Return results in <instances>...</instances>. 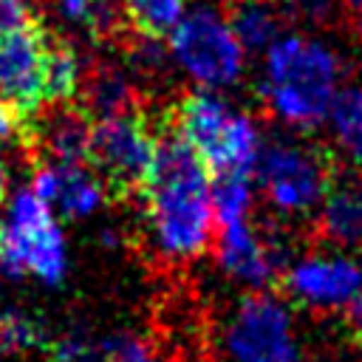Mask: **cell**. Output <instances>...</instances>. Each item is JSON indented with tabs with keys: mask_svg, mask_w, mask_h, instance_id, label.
Returning <instances> with one entry per match:
<instances>
[{
	"mask_svg": "<svg viewBox=\"0 0 362 362\" xmlns=\"http://www.w3.org/2000/svg\"><path fill=\"white\" fill-rule=\"evenodd\" d=\"M141 201L147 226L167 257L192 260L206 252L215 229L212 178L195 150L173 130H167L158 141L156 164Z\"/></svg>",
	"mask_w": 362,
	"mask_h": 362,
	"instance_id": "cell-1",
	"label": "cell"
},
{
	"mask_svg": "<svg viewBox=\"0 0 362 362\" xmlns=\"http://www.w3.org/2000/svg\"><path fill=\"white\" fill-rule=\"evenodd\" d=\"M339 54L308 34H280L266 48L260 96L266 107L294 130H314L328 119L339 93Z\"/></svg>",
	"mask_w": 362,
	"mask_h": 362,
	"instance_id": "cell-2",
	"label": "cell"
},
{
	"mask_svg": "<svg viewBox=\"0 0 362 362\" xmlns=\"http://www.w3.org/2000/svg\"><path fill=\"white\" fill-rule=\"evenodd\" d=\"M170 130L195 150L212 181L252 178L257 170L263 139L252 116L235 113L221 96L192 90L178 99Z\"/></svg>",
	"mask_w": 362,
	"mask_h": 362,
	"instance_id": "cell-3",
	"label": "cell"
},
{
	"mask_svg": "<svg viewBox=\"0 0 362 362\" xmlns=\"http://www.w3.org/2000/svg\"><path fill=\"white\" fill-rule=\"evenodd\" d=\"M158 139L153 136L147 116L130 110L105 122H93L88 141V170L96 175L102 192L113 201L141 198L153 173Z\"/></svg>",
	"mask_w": 362,
	"mask_h": 362,
	"instance_id": "cell-4",
	"label": "cell"
},
{
	"mask_svg": "<svg viewBox=\"0 0 362 362\" xmlns=\"http://www.w3.org/2000/svg\"><path fill=\"white\" fill-rule=\"evenodd\" d=\"M255 173L260 178L266 201L283 218L317 215L337 178L334 161L325 150L291 139L266 144Z\"/></svg>",
	"mask_w": 362,
	"mask_h": 362,
	"instance_id": "cell-5",
	"label": "cell"
},
{
	"mask_svg": "<svg viewBox=\"0 0 362 362\" xmlns=\"http://www.w3.org/2000/svg\"><path fill=\"white\" fill-rule=\"evenodd\" d=\"M175 62L204 88H226L243 71V48L229 28L226 11L198 3L170 37Z\"/></svg>",
	"mask_w": 362,
	"mask_h": 362,
	"instance_id": "cell-6",
	"label": "cell"
},
{
	"mask_svg": "<svg viewBox=\"0 0 362 362\" xmlns=\"http://www.w3.org/2000/svg\"><path fill=\"white\" fill-rule=\"evenodd\" d=\"M226 351L235 362H305L288 305L263 291L240 297L229 314Z\"/></svg>",
	"mask_w": 362,
	"mask_h": 362,
	"instance_id": "cell-7",
	"label": "cell"
},
{
	"mask_svg": "<svg viewBox=\"0 0 362 362\" xmlns=\"http://www.w3.org/2000/svg\"><path fill=\"white\" fill-rule=\"evenodd\" d=\"M286 297L314 311L362 314V260L351 252L322 249L297 257L280 274Z\"/></svg>",
	"mask_w": 362,
	"mask_h": 362,
	"instance_id": "cell-8",
	"label": "cell"
},
{
	"mask_svg": "<svg viewBox=\"0 0 362 362\" xmlns=\"http://www.w3.org/2000/svg\"><path fill=\"white\" fill-rule=\"evenodd\" d=\"M0 263L14 274L31 269L48 283H57L62 277V235L51 221L45 201H40L34 189L20 192L11 206L8 229H3L0 235Z\"/></svg>",
	"mask_w": 362,
	"mask_h": 362,
	"instance_id": "cell-9",
	"label": "cell"
},
{
	"mask_svg": "<svg viewBox=\"0 0 362 362\" xmlns=\"http://www.w3.org/2000/svg\"><path fill=\"white\" fill-rule=\"evenodd\" d=\"M54 40L37 17L0 31V102L25 119H34L42 107L45 65Z\"/></svg>",
	"mask_w": 362,
	"mask_h": 362,
	"instance_id": "cell-10",
	"label": "cell"
},
{
	"mask_svg": "<svg viewBox=\"0 0 362 362\" xmlns=\"http://www.w3.org/2000/svg\"><path fill=\"white\" fill-rule=\"evenodd\" d=\"M218 229H221L218 260H221V269L232 280H238L255 291L280 283L286 263L280 255V243L272 235L252 226V218L235 221V223H226Z\"/></svg>",
	"mask_w": 362,
	"mask_h": 362,
	"instance_id": "cell-11",
	"label": "cell"
},
{
	"mask_svg": "<svg viewBox=\"0 0 362 362\" xmlns=\"http://www.w3.org/2000/svg\"><path fill=\"white\" fill-rule=\"evenodd\" d=\"M317 226L334 249H362V181L334 178L317 212Z\"/></svg>",
	"mask_w": 362,
	"mask_h": 362,
	"instance_id": "cell-12",
	"label": "cell"
},
{
	"mask_svg": "<svg viewBox=\"0 0 362 362\" xmlns=\"http://www.w3.org/2000/svg\"><path fill=\"white\" fill-rule=\"evenodd\" d=\"M34 195L45 201V206L54 204L62 215L76 218L90 212L105 192L88 167H57V170H37Z\"/></svg>",
	"mask_w": 362,
	"mask_h": 362,
	"instance_id": "cell-13",
	"label": "cell"
},
{
	"mask_svg": "<svg viewBox=\"0 0 362 362\" xmlns=\"http://www.w3.org/2000/svg\"><path fill=\"white\" fill-rule=\"evenodd\" d=\"M79 96V110L90 119V122H105L113 116H124L130 110H139V99L136 90L130 88V82L113 71V68H93L85 88L76 93Z\"/></svg>",
	"mask_w": 362,
	"mask_h": 362,
	"instance_id": "cell-14",
	"label": "cell"
},
{
	"mask_svg": "<svg viewBox=\"0 0 362 362\" xmlns=\"http://www.w3.org/2000/svg\"><path fill=\"white\" fill-rule=\"evenodd\" d=\"M226 20L243 51H263L280 37V17L269 0H232Z\"/></svg>",
	"mask_w": 362,
	"mask_h": 362,
	"instance_id": "cell-15",
	"label": "cell"
},
{
	"mask_svg": "<svg viewBox=\"0 0 362 362\" xmlns=\"http://www.w3.org/2000/svg\"><path fill=\"white\" fill-rule=\"evenodd\" d=\"M122 23H127L141 40L156 42L173 37L178 23L184 20L187 0H119Z\"/></svg>",
	"mask_w": 362,
	"mask_h": 362,
	"instance_id": "cell-16",
	"label": "cell"
},
{
	"mask_svg": "<svg viewBox=\"0 0 362 362\" xmlns=\"http://www.w3.org/2000/svg\"><path fill=\"white\" fill-rule=\"evenodd\" d=\"M328 122H331L339 150L354 164L362 167V88L359 85L339 88L328 110Z\"/></svg>",
	"mask_w": 362,
	"mask_h": 362,
	"instance_id": "cell-17",
	"label": "cell"
},
{
	"mask_svg": "<svg viewBox=\"0 0 362 362\" xmlns=\"http://www.w3.org/2000/svg\"><path fill=\"white\" fill-rule=\"evenodd\" d=\"M51 3L59 8L65 20L82 25L99 42L119 40L122 34V20H119L122 6L116 0H51Z\"/></svg>",
	"mask_w": 362,
	"mask_h": 362,
	"instance_id": "cell-18",
	"label": "cell"
},
{
	"mask_svg": "<svg viewBox=\"0 0 362 362\" xmlns=\"http://www.w3.org/2000/svg\"><path fill=\"white\" fill-rule=\"evenodd\" d=\"M76 93H79V59L68 42L54 40L45 65L42 105H68L76 102Z\"/></svg>",
	"mask_w": 362,
	"mask_h": 362,
	"instance_id": "cell-19",
	"label": "cell"
},
{
	"mask_svg": "<svg viewBox=\"0 0 362 362\" xmlns=\"http://www.w3.org/2000/svg\"><path fill=\"white\" fill-rule=\"evenodd\" d=\"M37 342V325L20 314H6L0 320V356L8 351H17L23 345Z\"/></svg>",
	"mask_w": 362,
	"mask_h": 362,
	"instance_id": "cell-20",
	"label": "cell"
},
{
	"mask_svg": "<svg viewBox=\"0 0 362 362\" xmlns=\"http://www.w3.org/2000/svg\"><path fill=\"white\" fill-rule=\"evenodd\" d=\"M105 362H156L147 342L136 337H116L105 345Z\"/></svg>",
	"mask_w": 362,
	"mask_h": 362,
	"instance_id": "cell-21",
	"label": "cell"
},
{
	"mask_svg": "<svg viewBox=\"0 0 362 362\" xmlns=\"http://www.w3.org/2000/svg\"><path fill=\"white\" fill-rule=\"evenodd\" d=\"M31 14L28 3L25 0H0V31H8L20 23H25Z\"/></svg>",
	"mask_w": 362,
	"mask_h": 362,
	"instance_id": "cell-22",
	"label": "cell"
},
{
	"mask_svg": "<svg viewBox=\"0 0 362 362\" xmlns=\"http://www.w3.org/2000/svg\"><path fill=\"white\" fill-rule=\"evenodd\" d=\"M288 8L308 20H322L331 11V0H288Z\"/></svg>",
	"mask_w": 362,
	"mask_h": 362,
	"instance_id": "cell-23",
	"label": "cell"
},
{
	"mask_svg": "<svg viewBox=\"0 0 362 362\" xmlns=\"http://www.w3.org/2000/svg\"><path fill=\"white\" fill-rule=\"evenodd\" d=\"M351 11H354V17H356V23H359V28H362V0H342Z\"/></svg>",
	"mask_w": 362,
	"mask_h": 362,
	"instance_id": "cell-24",
	"label": "cell"
},
{
	"mask_svg": "<svg viewBox=\"0 0 362 362\" xmlns=\"http://www.w3.org/2000/svg\"><path fill=\"white\" fill-rule=\"evenodd\" d=\"M3 198H6V167L0 161V204H3Z\"/></svg>",
	"mask_w": 362,
	"mask_h": 362,
	"instance_id": "cell-25",
	"label": "cell"
},
{
	"mask_svg": "<svg viewBox=\"0 0 362 362\" xmlns=\"http://www.w3.org/2000/svg\"><path fill=\"white\" fill-rule=\"evenodd\" d=\"M0 235H3V229H0Z\"/></svg>",
	"mask_w": 362,
	"mask_h": 362,
	"instance_id": "cell-26",
	"label": "cell"
}]
</instances>
